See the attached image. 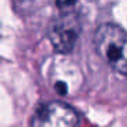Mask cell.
Instances as JSON below:
<instances>
[{
    "label": "cell",
    "mask_w": 127,
    "mask_h": 127,
    "mask_svg": "<svg viewBox=\"0 0 127 127\" xmlns=\"http://www.w3.org/2000/svg\"><path fill=\"white\" fill-rule=\"evenodd\" d=\"M78 115L72 107L62 101L41 104L34 111L32 127H77Z\"/></svg>",
    "instance_id": "3"
},
{
    "label": "cell",
    "mask_w": 127,
    "mask_h": 127,
    "mask_svg": "<svg viewBox=\"0 0 127 127\" xmlns=\"http://www.w3.org/2000/svg\"><path fill=\"white\" fill-rule=\"evenodd\" d=\"M94 47L112 70L127 75V32L112 23L98 26L94 33Z\"/></svg>",
    "instance_id": "1"
},
{
    "label": "cell",
    "mask_w": 127,
    "mask_h": 127,
    "mask_svg": "<svg viewBox=\"0 0 127 127\" xmlns=\"http://www.w3.org/2000/svg\"><path fill=\"white\" fill-rule=\"evenodd\" d=\"M75 3H77V0H56V6H58L63 12H68V10L71 8Z\"/></svg>",
    "instance_id": "4"
},
{
    "label": "cell",
    "mask_w": 127,
    "mask_h": 127,
    "mask_svg": "<svg viewBox=\"0 0 127 127\" xmlns=\"http://www.w3.org/2000/svg\"><path fill=\"white\" fill-rule=\"evenodd\" d=\"M81 34L79 18L72 12H63L52 22L48 32L49 41L58 53L71 52Z\"/></svg>",
    "instance_id": "2"
}]
</instances>
